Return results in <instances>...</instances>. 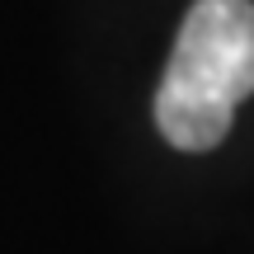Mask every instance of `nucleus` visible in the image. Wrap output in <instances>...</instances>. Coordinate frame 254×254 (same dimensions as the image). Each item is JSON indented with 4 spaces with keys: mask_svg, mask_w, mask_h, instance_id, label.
Listing matches in <instances>:
<instances>
[{
    "mask_svg": "<svg viewBox=\"0 0 254 254\" xmlns=\"http://www.w3.org/2000/svg\"><path fill=\"white\" fill-rule=\"evenodd\" d=\"M254 94V5L198 0L155 90V127L179 151H212Z\"/></svg>",
    "mask_w": 254,
    "mask_h": 254,
    "instance_id": "1",
    "label": "nucleus"
}]
</instances>
